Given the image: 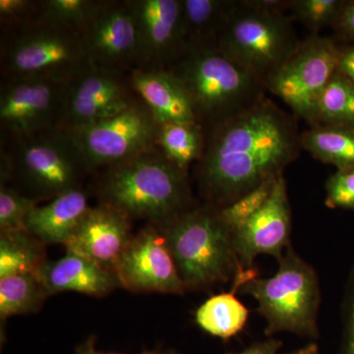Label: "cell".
Wrapping results in <instances>:
<instances>
[{
  "instance_id": "12",
  "label": "cell",
  "mask_w": 354,
  "mask_h": 354,
  "mask_svg": "<svg viewBox=\"0 0 354 354\" xmlns=\"http://www.w3.org/2000/svg\"><path fill=\"white\" fill-rule=\"evenodd\" d=\"M138 99L129 73L90 64L70 81L58 128L72 131L120 113Z\"/></svg>"
},
{
  "instance_id": "8",
  "label": "cell",
  "mask_w": 354,
  "mask_h": 354,
  "mask_svg": "<svg viewBox=\"0 0 354 354\" xmlns=\"http://www.w3.org/2000/svg\"><path fill=\"white\" fill-rule=\"evenodd\" d=\"M299 44L290 15L255 10L237 0L218 48L266 84Z\"/></svg>"
},
{
  "instance_id": "3",
  "label": "cell",
  "mask_w": 354,
  "mask_h": 354,
  "mask_svg": "<svg viewBox=\"0 0 354 354\" xmlns=\"http://www.w3.org/2000/svg\"><path fill=\"white\" fill-rule=\"evenodd\" d=\"M0 149V183L39 204L84 187L92 176L69 133L59 128L1 141Z\"/></svg>"
},
{
  "instance_id": "11",
  "label": "cell",
  "mask_w": 354,
  "mask_h": 354,
  "mask_svg": "<svg viewBox=\"0 0 354 354\" xmlns=\"http://www.w3.org/2000/svg\"><path fill=\"white\" fill-rule=\"evenodd\" d=\"M69 82L16 79L0 83V141L58 128Z\"/></svg>"
},
{
  "instance_id": "13",
  "label": "cell",
  "mask_w": 354,
  "mask_h": 354,
  "mask_svg": "<svg viewBox=\"0 0 354 354\" xmlns=\"http://www.w3.org/2000/svg\"><path fill=\"white\" fill-rule=\"evenodd\" d=\"M120 288L135 293L185 295L183 279L160 228L153 223L133 235L115 268Z\"/></svg>"
},
{
  "instance_id": "2",
  "label": "cell",
  "mask_w": 354,
  "mask_h": 354,
  "mask_svg": "<svg viewBox=\"0 0 354 354\" xmlns=\"http://www.w3.org/2000/svg\"><path fill=\"white\" fill-rule=\"evenodd\" d=\"M99 204L130 220L162 227L194 207L189 172L171 162L158 147L93 174Z\"/></svg>"
},
{
  "instance_id": "15",
  "label": "cell",
  "mask_w": 354,
  "mask_h": 354,
  "mask_svg": "<svg viewBox=\"0 0 354 354\" xmlns=\"http://www.w3.org/2000/svg\"><path fill=\"white\" fill-rule=\"evenodd\" d=\"M138 31L139 68L169 69L185 57L181 0H127Z\"/></svg>"
},
{
  "instance_id": "20",
  "label": "cell",
  "mask_w": 354,
  "mask_h": 354,
  "mask_svg": "<svg viewBox=\"0 0 354 354\" xmlns=\"http://www.w3.org/2000/svg\"><path fill=\"white\" fill-rule=\"evenodd\" d=\"M88 208L87 190L75 188L43 206L37 205L26 218L25 227L46 245H65Z\"/></svg>"
},
{
  "instance_id": "14",
  "label": "cell",
  "mask_w": 354,
  "mask_h": 354,
  "mask_svg": "<svg viewBox=\"0 0 354 354\" xmlns=\"http://www.w3.org/2000/svg\"><path fill=\"white\" fill-rule=\"evenodd\" d=\"M81 36L91 64L127 73L139 68L138 31L127 0H102Z\"/></svg>"
},
{
  "instance_id": "27",
  "label": "cell",
  "mask_w": 354,
  "mask_h": 354,
  "mask_svg": "<svg viewBox=\"0 0 354 354\" xmlns=\"http://www.w3.org/2000/svg\"><path fill=\"white\" fill-rule=\"evenodd\" d=\"M314 127L354 129V83L339 70L335 72L319 97Z\"/></svg>"
},
{
  "instance_id": "16",
  "label": "cell",
  "mask_w": 354,
  "mask_h": 354,
  "mask_svg": "<svg viewBox=\"0 0 354 354\" xmlns=\"http://www.w3.org/2000/svg\"><path fill=\"white\" fill-rule=\"evenodd\" d=\"M291 208L285 176H279L271 196L234 234L235 252L244 269L253 268L256 258L270 255L283 257L291 245Z\"/></svg>"
},
{
  "instance_id": "6",
  "label": "cell",
  "mask_w": 354,
  "mask_h": 354,
  "mask_svg": "<svg viewBox=\"0 0 354 354\" xmlns=\"http://www.w3.org/2000/svg\"><path fill=\"white\" fill-rule=\"evenodd\" d=\"M278 262L274 277L249 279L239 288V293L250 295L257 301V312L266 320L268 337L290 333L317 341L320 337L321 306L318 274L291 245Z\"/></svg>"
},
{
  "instance_id": "29",
  "label": "cell",
  "mask_w": 354,
  "mask_h": 354,
  "mask_svg": "<svg viewBox=\"0 0 354 354\" xmlns=\"http://www.w3.org/2000/svg\"><path fill=\"white\" fill-rule=\"evenodd\" d=\"M346 0H291L290 17L301 23L310 34L320 35L323 30L334 29Z\"/></svg>"
},
{
  "instance_id": "30",
  "label": "cell",
  "mask_w": 354,
  "mask_h": 354,
  "mask_svg": "<svg viewBox=\"0 0 354 354\" xmlns=\"http://www.w3.org/2000/svg\"><path fill=\"white\" fill-rule=\"evenodd\" d=\"M37 205L10 184L0 183V232L26 230V218Z\"/></svg>"
},
{
  "instance_id": "33",
  "label": "cell",
  "mask_w": 354,
  "mask_h": 354,
  "mask_svg": "<svg viewBox=\"0 0 354 354\" xmlns=\"http://www.w3.org/2000/svg\"><path fill=\"white\" fill-rule=\"evenodd\" d=\"M325 189L328 208L354 209V169L335 171L326 181Z\"/></svg>"
},
{
  "instance_id": "24",
  "label": "cell",
  "mask_w": 354,
  "mask_h": 354,
  "mask_svg": "<svg viewBox=\"0 0 354 354\" xmlns=\"http://www.w3.org/2000/svg\"><path fill=\"white\" fill-rule=\"evenodd\" d=\"M46 263V244L27 230L0 232V279L38 274Z\"/></svg>"
},
{
  "instance_id": "18",
  "label": "cell",
  "mask_w": 354,
  "mask_h": 354,
  "mask_svg": "<svg viewBox=\"0 0 354 354\" xmlns=\"http://www.w3.org/2000/svg\"><path fill=\"white\" fill-rule=\"evenodd\" d=\"M129 78L135 93L160 124L198 122L189 95L171 70L135 68Z\"/></svg>"
},
{
  "instance_id": "5",
  "label": "cell",
  "mask_w": 354,
  "mask_h": 354,
  "mask_svg": "<svg viewBox=\"0 0 354 354\" xmlns=\"http://www.w3.org/2000/svg\"><path fill=\"white\" fill-rule=\"evenodd\" d=\"M205 130L248 111L266 97V84L218 48L193 51L172 65Z\"/></svg>"
},
{
  "instance_id": "31",
  "label": "cell",
  "mask_w": 354,
  "mask_h": 354,
  "mask_svg": "<svg viewBox=\"0 0 354 354\" xmlns=\"http://www.w3.org/2000/svg\"><path fill=\"white\" fill-rule=\"evenodd\" d=\"M277 180L278 178L268 181L248 194L239 198L237 201L220 209L221 218L234 234L264 206L271 196Z\"/></svg>"
},
{
  "instance_id": "19",
  "label": "cell",
  "mask_w": 354,
  "mask_h": 354,
  "mask_svg": "<svg viewBox=\"0 0 354 354\" xmlns=\"http://www.w3.org/2000/svg\"><path fill=\"white\" fill-rule=\"evenodd\" d=\"M38 276L50 297L73 291L102 297L120 288L115 274L94 261L71 252H66L60 259L46 261Z\"/></svg>"
},
{
  "instance_id": "39",
  "label": "cell",
  "mask_w": 354,
  "mask_h": 354,
  "mask_svg": "<svg viewBox=\"0 0 354 354\" xmlns=\"http://www.w3.org/2000/svg\"><path fill=\"white\" fill-rule=\"evenodd\" d=\"M337 70L354 83V44H342Z\"/></svg>"
},
{
  "instance_id": "34",
  "label": "cell",
  "mask_w": 354,
  "mask_h": 354,
  "mask_svg": "<svg viewBox=\"0 0 354 354\" xmlns=\"http://www.w3.org/2000/svg\"><path fill=\"white\" fill-rule=\"evenodd\" d=\"M341 320V339L335 354H354V263L342 295Z\"/></svg>"
},
{
  "instance_id": "10",
  "label": "cell",
  "mask_w": 354,
  "mask_h": 354,
  "mask_svg": "<svg viewBox=\"0 0 354 354\" xmlns=\"http://www.w3.org/2000/svg\"><path fill=\"white\" fill-rule=\"evenodd\" d=\"M341 46L332 37L310 34L266 82L267 91L281 97L310 127L319 97L337 70Z\"/></svg>"
},
{
  "instance_id": "28",
  "label": "cell",
  "mask_w": 354,
  "mask_h": 354,
  "mask_svg": "<svg viewBox=\"0 0 354 354\" xmlns=\"http://www.w3.org/2000/svg\"><path fill=\"white\" fill-rule=\"evenodd\" d=\"M102 0H39V19L82 32Z\"/></svg>"
},
{
  "instance_id": "40",
  "label": "cell",
  "mask_w": 354,
  "mask_h": 354,
  "mask_svg": "<svg viewBox=\"0 0 354 354\" xmlns=\"http://www.w3.org/2000/svg\"><path fill=\"white\" fill-rule=\"evenodd\" d=\"M286 354H322L321 353L320 348L315 342H309L302 348L297 349V351H292V353Z\"/></svg>"
},
{
  "instance_id": "26",
  "label": "cell",
  "mask_w": 354,
  "mask_h": 354,
  "mask_svg": "<svg viewBox=\"0 0 354 354\" xmlns=\"http://www.w3.org/2000/svg\"><path fill=\"white\" fill-rule=\"evenodd\" d=\"M50 297L38 274H20L0 279V319L28 315L41 310Z\"/></svg>"
},
{
  "instance_id": "9",
  "label": "cell",
  "mask_w": 354,
  "mask_h": 354,
  "mask_svg": "<svg viewBox=\"0 0 354 354\" xmlns=\"http://www.w3.org/2000/svg\"><path fill=\"white\" fill-rule=\"evenodd\" d=\"M158 128L160 123L138 97L116 115L67 132L93 176L157 147Z\"/></svg>"
},
{
  "instance_id": "4",
  "label": "cell",
  "mask_w": 354,
  "mask_h": 354,
  "mask_svg": "<svg viewBox=\"0 0 354 354\" xmlns=\"http://www.w3.org/2000/svg\"><path fill=\"white\" fill-rule=\"evenodd\" d=\"M179 276L187 290H204L234 281L242 269L234 244V232L220 209L197 203L162 227Z\"/></svg>"
},
{
  "instance_id": "32",
  "label": "cell",
  "mask_w": 354,
  "mask_h": 354,
  "mask_svg": "<svg viewBox=\"0 0 354 354\" xmlns=\"http://www.w3.org/2000/svg\"><path fill=\"white\" fill-rule=\"evenodd\" d=\"M39 16V0H0V37L35 24Z\"/></svg>"
},
{
  "instance_id": "23",
  "label": "cell",
  "mask_w": 354,
  "mask_h": 354,
  "mask_svg": "<svg viewBox=\"0 0 354 354\" xmlns=\"http://www.w3.org/2000/svg\"><path fill=\"white\" fill-rule=\"evenodd\" d=\"M301 148L323 164L339 169H354V129L314 127L301 132Z\"/></svg>"
},
{
  "instance_id": "36",
  "label": "cell",
  "mask_w": 354,
  "mask_h": 354,
  "mask_svg": "<svg viewBox=\"0 0 354 354\" xmlns=\"http://www.w3.org/2000/svg\"><path fill=\"white\" fill-rule=\"evenodd\" d=\"M244 6L269 14H288L291 0H241Z\"/></svg>"
},
{
  "instance_id": "37",
  "label": "cell",
  "mask_w": 354,
  "mask_h": 354,
  "mask_svg": "<svg viewBox=\"0 0 354 354\" xmlns=\"http://www.w3.org/2000/svg\"><path fill=\"white\" fill-rule=\"evenodd\" d=\"M75 354H118L111 353H104L97 348V337L95 335H88L87 339H84L81 344L77 346ZM140 354H183L174 348H157L145 351Z\"/></svg>"
},
{
  "instance_id": "35",
  "label": "cell",
  "mask_w": 354,
  "mask_h": 354,
  "mask_svg": "<svg viewBox=\"0 0 354 354\" xmlns=\"http://www.w3.org/2000/svg\"><path fill=\"white\" fill-rule=\"evenodd\" d=\"M335 39L344 44H354V0H346L334 27Z\"/></svg>"
},
{
  "instance_id": "22",
  "label": "cell",
  "mask_w": 354,
  "mask_h": 354,
  "mask_svg": "<svg viewBox=\"0 0 354 354\" xmlns=\"http://www.w3.org/2000/svg\"><path fill=\"white\" fill-rule=\"evenodd\" d=\"M236 291L218 293L207 299L195 312L200 329L227 341L242 332L248 322L250 311L236 297Z\"/></svg>"
},
{
  "instance_id": "38",
  "label": "cell",
  "mask_w": 354,
  "mask_h": 354,
  "mask_svg": "<svg viewBox=\"0 0 354 354\" xmlns=\"http://www.w3.org/2000/svg\"><path fill=\"white\" fill-rule=\"evenodd\" d=\"M283 346V342L274 337H268L263 341L256 342L242 351L227 354H278Z\"/></svg>"
},
{
  "instance_id": "21",
  "label": "cell",
  "mask_w": 354,
  "mask_h": 354,
  "mask_svg": "<svg viewBox=\"0 0 354 354\" xmlns=\"http://www.w3.org/2000/svg\"><path fill=\"white\" fill-rule=\"evenodd\" d=\"M236 6L237 0H181L186 55L218 48L221 32Z\"/></svg>"
},
{
  "instance_id": "7",
  "label": "cell",
  "mask_w": 354,
  "mask_h": 354,
  "mask_svg": "<svg viewBox=\"0 0 354 354\" xmlns=\"http://www.w3.org/2000/svg\"><path fill=\"white\" fill-rule=\"evenodd\" d=\"M81 32L39 19L0 37L1 80L70 82L90 65Z\"/></svg>"
},
{
  "instance_id": "17",
  "label": "cell",
  "mask_w": 354,
  "mask_h": 354,
  "mask_svg": "<svg viewBox=\"0 0 354 354\" xmlns=\"http://www.w3.org/2000/svg\"><path fill=\"white\" fill-rule=\"evenodd\" d=\"M131 220L108 205L90 207L65 243L66 252L94 261L115 274L121 256L132 241Z\"/></svg>"
},
{
  "instance_id": "1",
  "label": "cell",
  "mask_w": 354,
  "mask_h": 354,
  "mask_svg": "<svg viewBox=\"0 0 354 354\" xmlns=\"http://www.w3.org/2000/svg\"><path fill=\"white\" fill-rule=\"evenodd\" d=\"M205 131L195 183L202 202L218 209L283 176L302 149L297 116L267 97Z\"/></svg>"
},
{
  "instance_id": "25",
  "label": "cell",
  "mask_w": 354,
  "mask_h": 354,
  "mask_svg": "<svg viewBox=\"0 0 354 354\" xmlns=\"http://www.w3.org/2000/svg\"><path fill=\"white\" fill-rule=\"evenodd\" d=\"M206 131L198 122L162 123L158 128L157 146L165 157L189 172L204 152Z\"/></svg>"
}]
</instances>
